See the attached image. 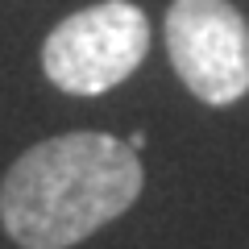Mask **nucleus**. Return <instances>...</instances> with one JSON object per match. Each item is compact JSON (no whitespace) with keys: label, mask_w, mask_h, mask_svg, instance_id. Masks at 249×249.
Wrapping results in <instances>:
<instances>
[{"label":"nucleus","mask_w":249,"mask_h":249,"mask_svg":"<svg viewBox=\"0 0 249 249\" xmlns=\"http://www.w3.org/2000/svg\"><path fill=\"white\" fill-rule=\"evenodd\" d=\"M166 54L187 91L212 108L249 91V21L229 0H175L166 9Z\"/></svg>","instance_id":"obj_3"},{"label":"nucleus","mask_w":249,"mask_h":249,"mask_svg":"<svg viewBox=\"0 0 249 249\" xmlns=\"http://www.w3.org/2000/svg\"><path fill=\"white\" fill-rule=\"evenodd\" d=\"M142 162L112 133L46 137L0 183V224L21 249H71L133 208Z\"/></svg>","instance_id":"obj_1"},{"label":"nucleus","mask_w":249,"mask_h":249,"mask_svg":"<svg viewBox=\"0 0 249 249\" xmlns=\"http://www.w3.org/2000/svg\"><path fill=\"white\" fill-rule=\"evenodd\" d=\"M150 21L129 0H100L71 13L42 46V71L71 96H104L142 67Z\"/></svg>","instance_id":"obj_2"}]
</instances>
